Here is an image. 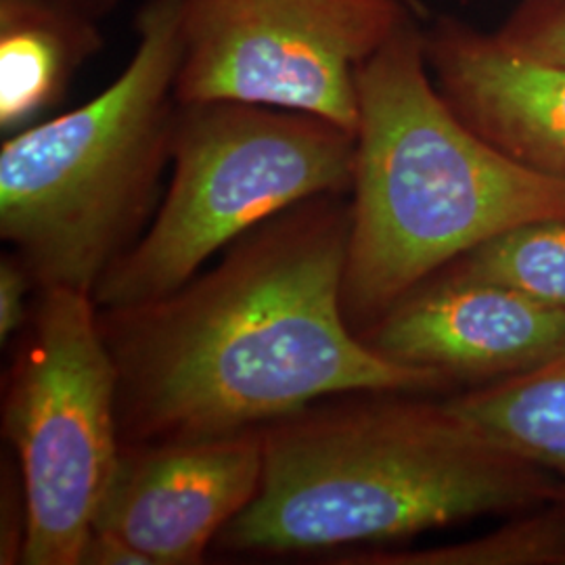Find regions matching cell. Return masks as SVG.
I'll use <instances>...</instances> for the list:
<instances>
[{"instance_id": "1", "label": "cell", "mask_w": 565, "mask_h": 565, "mask_svg": "<svg viewBox=\"0 0 565 565\" xmlns=\"http://www.w3.org/2000/svg\"><path fill=\"white\" fill-rule=\"evenodd\" d=\"M350 216L342 195L296 203L177 291L99 310L118 369L120 438L128 446L214 438L329 396L450 384L380 354L345 321Z\"/></svg>"}, {"instance_id": "2", "label": "cell", "mask_w": 565, "mask_h": 565, "mask_svg": "<svg viewBox=\"0 0 565 565\" xmlns=\"http://www.w3.org/2000/svg\"><path fill=\"white\" fill-rule=\"evenodd\" d=\"M254 501L218 541L245 553L387 543L564 501L565 486L448 404L373 398L263 427Z\"/></svg>"}, {"instance_id": "3", "label": "cell", "mask_w": 565, "mask_h": 565, "mask_svg": "<svg viewBox=\"0 0 565 565\" xmlns=\"http://www.w3.org/2000/svg\"><path fill=\"white\" fill-rule=\"evenodd\" d=\"M345 321L377 323L427 279L522 224L565 218V186L509 158L448 105L425 32L404 21L356 76Z\"/></svg>"}, {"instance_id": "4", "label": "cell", "mask_w": 565, "mask_h": 565, "mask_svg": "<svg viewBox=\"0 0 565 565\" xmlns=\"http://www.w3.org/2000/svg\"><path fill=\"white\" fill-rule=\"evenodd\" d=\"M181 0H147L137 49L102 95L0 147V235L39 287L95 291L139 242L172 163Z\"/></svg>"}, {"instance_id": "5", "label": "cell", "mask_w": 565, "mask_h": 565, "mask_svg": "<svg viewBox=\"0 0 565 565\" xmlns=\"http://www.w3.org/2000/svg\"><path fill=\"white\" fill-rule=\"evenodd\" d=\"M356 139L333 121L237 102L181 103L153 221L93 291L99 310L151 302L296 203L352 191Z\"/></svg>"}, {"instance_id": "6", "label": "cell", "mask_w": 565, "mask_h": 565, "mask_svg": "<svg viewBox=\"0 0 565 565\" xmlns=\"http://www.w3.org/2000/svg\"><path fill=\"white\" fill-rule=\"evenodd\" d=\"M2 413L28 505L20 564L78 565L121 457L118 369L90 294L42 287Z\"/></svg>"}, {"instance_id": "7", "label": "cell", "mask_w": 565, "mask_h": 565, "mask_svg": "<svg viewBox=\"0 0 565 565\" xmlns=\"http://www.w3.org/2000/svg\"><path fill=\"white\" fill-rule=\"evenodd\" d=\"M404 0H181L179 103L300 111L356 132V76L408 20Z\"/></svg>"}, {"instance_id": "8", "label": "cell", "mask_w": 565, "mask_h": 565, "mask_svg": "<svg viewBox=\"0 0 565 565\" xmlns=\"http://www.w3.org/2000/svg\"><path fill=\"white\" fill-rule=\"evenodd\" d=\"M263 429L121 446L93 527L118 534L153 565L198 564L263 480Z\"/></svg>"}, {"instance_id": "9", "label": "cell", "mask_w": 565, "mask_h": 565, "mask_svg": "<svg viewBox=\"0 0 565 565\" xmlns=\"http://www.w3.org/2000/svg\"><path fill=\"white\" fill-rule=\"evenodd\" d=\"M361 338L396 363L450 380H503L564 348L565 310L499 282L446 275L415 289Z\"/></svg>"}, {"instance_id": "10", "label": "cell", "mask_w": 565, "mask_h": 565, "mask_svg": "<svg viewBox=\"0 0 565 565\" xmlns=\"http://www.w3.org/2000/svg\"><path fill=\"white\" fill-rule=\"evenodd\" d=\"M425 57L467 126L565 186V70L522 60L494 34L450 18L425 32Z\"/></svg>"}, {"instance_id": "11", "label": "cell", "mask_w": 565, "mask_h": 565, "mask_svg": "<svg viewBox=\"0 0 565 565\" xmlns=\"http://www.w3.org/2000/svg\"><path fill=\"white\" fill-rule=\"evenodd\" d=\"M103 49L97 21L49 0H0V128L32 126Z\"/></svg>"}, {"instance_id": "12", "label": "cell", "mask_w": 565, "mask_h": 565, "mask_svg": "<svg viewBox=\"0 0 565 565\" xmlns=\"http://www.w3.org/2000/svg\"><path fill=\"white\" fill-rule=\"evenodd\" d=\"M446 404L492 443L565 486V345L543 363Z\"/></svg>"}, {"instance_id": "13", "label": "cell", "mask_w": 565, "mask_h": 565, "mask_svg": "<svg viewBox=\"0 0 565 565\" xmlns=\"http://www.w3.org/2000/svg\"><path fill=\"white\" fill-rule=\"evenodd\" d=\"M448 275L499 282L565 310V218L511 228L459 258Z\"/></svg>"}, {"instance_id": "14", "label": "cell", "mask_w": 565, "mask_h": 565, "mask_svg": "<svg viewBox=\"0 0 565 565\" xmlns=\"http://www.w3.org/2000/svg\"><path fill=\"white\" fill-rule=\"evenodd\" d=\"M359 565H565V499L522 511L484 536L422 551L363 553Z\"/></svg>"}, {"instance_id": "15", "label": "cell", "mask_w": 565, "mask_h": 565, "mask_svg": "<svg viewBox=\"0 0 565 565\" xmlns=\"http://www.w3.org/2000/svg\"><path fill=\"white\" fill-rule=\"evenodd\" d=\"M492 34L522 60L565 70V0H518Z\"/></svg>"}, {"instance_id": "16", "label": "cell", "mask_w": 565, "mask_h": 565, "mask_svg": "<svg viewBox=\"0 0 565 565\" xmlns=\"http://www.w3.org/2000/svg\"><path fill=\"white\" fill-rule=\"evenodd\" d=\"M34 281L18 256H4L0 263V338L7 342L28 323L25 296Z\"/></svg>"}, {"instance_id": "17", "label": "cell", "mask_w": 565, "mask_h": 565, "mask_svg": "<svg viewBox=\"0 0 565 565\" xmlns=\"http://www.w3.org/2000/svg\"><path fill=\"white\" fill-rule=\"evenodd\" d=\"M153 565L137 546L114 532L93 527L82 546L78 565Z\"/></svg>"}, {"instance_id": "18", "label": "cell", "mask_w": 565, "mask_h": 565, "mask_svg": "<svg viewBox=\"0 0 565 565\" xmlns=\"http://www.w3.org/2000/svg\"><path fill=\"white\" fill-rule=\"evenodd\" d=\"M49 2L60 4L63 9L74 11L82 18H88L97 23L109 18L121 4V0H49Z\"/></svg>"}]
</instances>
